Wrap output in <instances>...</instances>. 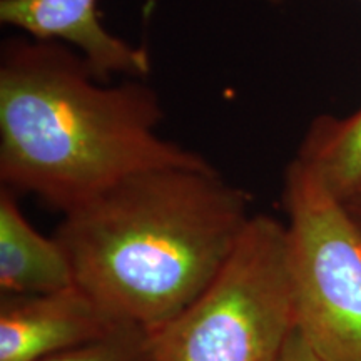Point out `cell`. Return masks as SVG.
<instances>
[{"label":"cell","instance_id":"1","mask_svg":"<svg viewBox=\"0 0 361 361\" xmlns=\"http://www.w3.org/2000/svg\"><path fill=\"white\" fill-rule=\"evenodd\" d=\"M159 96L142 79L102 82L69 45L8 39L0 54V180L62 214L133 176L211 162L157 133Z\"/></svg>","mask_w":361,"mask_h":361},{"label":"cell","instance_id":"2","mask_svg":"<svg viewBox=\"0 0 361 361\" xmlns=\"http://www.w3.org/2000/svg\"><path fill=\"white\" fill-rule=\"evenodd\" d=\"M251 196L213 166L144 171L64 214L74 281L112 318L161 328L206 290L251 219Z\"/></svg>","mask_w":361,"mask_h":361},{"label":"cell","instance_id":"3","mask_svg":"<svg viewBox=\"0 0 361 361\" xmlns=\"http://www.w3.org/2000/svg\"><path fill=\"white\" fill-rule=\"evenodd\" d=\"M296 331L286 224L252 214L206 290L149 335L156 361H281Z\"/></svg>","mask_w":361,"mask_h":361},{"label":"cell","instance_id":"4","mask_svg":"<svg viewBox=\"0 0 361 361\" xmlns=\"http://www.w3.org/2000/svg\"><path fill=\"white\" fill-rule=\"evenodd\" d=\"M283 206L298 333L323 361H361V226L296 157Z\"/></svg>","mask_w":361,"mask_h":361},{"label":"cell","instance_id":"5","mask_svg":"<svg viewBox=\"0 0 361 361\" xmlns=\"http://www.w3.org/2000/svg\"><path fill=\"white\" fill-rule=\"evenodd\" d=\"M123 323L78 284L40 295H2L0 361H42L111 335Z\"/></svg>","mask_w":361,"mask_h":361},{"label":"cell","instance_id":"6","mask_svg":"<svg viewBox=\"0 0 361 361\" xmlns=\"http://www.w3.org/2000/svg\"><path fill=\"white\" fill-rule=\"evenodd\" d=\"M0 22L27 37L69 45L102 82L117 74L144 79L151 72L146 49L126 42L102 25L97 0H0Z\"/></svg>","mask_w":361,"mask_h":361},{"label":"cell","instance_id":"7","mask_svg":"<svg viewBox=\"0 0 361 361\" xmlns=\"http://www.w3.org/2000/svg\"><path fill=\"white\" fill-rule=\"evenodd\" d=\"M69 256L56 238L27 221L16 192L0 189V290L2 295H40L74 286Z\"/></svg>","mask_w":361,"mask_h":361},{"label":"cell","instance_id":"8","mask_svg":"<svg viewBox=\"0 0 361 361\" xmlns=\"http://www.w3.org/2000/svg\"><path fill=\"white\" fill-rule=\"evenodd\" d=\"M296 159L345 201L361 188V107L353 114L314 117Z\"/></svg>","mask_w":361,"mask_h":361},{"label":"cell","instance_id":"9","mask_svg":"<svg viewBox=\"0 0 361 361\" xmlns=\"http://www.w3.org/2000/svg\"><path fill=\"white\" fill-rule=\"evenodd\" d=\"M42 361H156L147 329L123 324L111 335Z\"/></svg>","mask_w":361,"mask_h":361},{"label":"cell","instance_id":"10","mask_svg":"<svg viewBox=\"0 0 361 361\" xmlns=\"http://www.w3.org/2000/svg\"><path fill=\"white\" fill-rule=\"evenodd\" d=\"M281 361H323L313 350L310 348L308 343L303 340L300 333H295L284 350Z\"/></svg>","mask_w":361,"mask_h":361},{"label":"cell","instance_id":"11","mask_svg":"<svg viewBox=\"0 0 361 361\" xmlns=\"http://www.w3.org/2000/svg\"><path fill=\"white\" fill-rule=\"evenodd\" d=\"M343 204L346 206V209L350 211V214L356 219V223L361 226V188L358 191L351 194V196L346 197V200L343 201Z\"/></svg>","mask_w":361,"mask_h":361},{"label":"cell","instance_id":"12","mask_svg":"<svg viewBox=\"0 0 361 361\" xmlns=\"http://www.w3.org/2000/svg\"><path fill=\"white\" fill-rule=\"evenodd\" d=\"M266 2H269V4H279V2H283V0H266ZM361 2V0H360Z\"/></svg>","mask_w":361,"mask_h":361}]
</instances>
